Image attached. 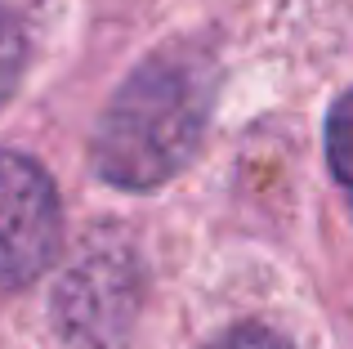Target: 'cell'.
<instances>
[{"label":"cell","mask_w":353,"mask_h":349,"mask_svg":"<svg viewBox=\"0 0 353 349\" xmlns=\"http://www.w3.org/2000/svg\"><path fill=\"white\" fill-rule=\"evenodd\" d=\"M63 210L50 174L18 152H0V287H23L50 269Z\"/></svg>","instance_id":"cell-2"},{"label":"cell","mask_w":353,"mask_h":349,"mask_svg":"<svg viewBox=\"0 0 353 349\" xmlns=\"http://www.w3.org/2000/svg\"><path fill=\"white\" fill-rule=\"evenodd\" d=\"M206 349H291V341H282L273 327L241 323V327H228L224 336H215Z\"/></svg>","instance_id":"cell-5"},{"label":"cell","mask_w":353,"mask_h":349,"mask_svg":"<svg viewBox=\"0 0 353 349\" xmlns=\"http://www.w3.org/2000/svg\"><path fill=\"white\" fill-rule=\"evenodd\" d=\"M23 63H27V45H23V32L18 23L0 9V103L14 94L18 77H23Z\"/></svg>","instance_id":"cell-4"},{"label":"cell","mask_w":353,"mask_h":349,"mask_svg":"<svg viewBox=\"0 0 353 349\" xmlns=\"http://www.w3.org/2000/svg\"><path fill=\"white\" fill-rule=\"evenodd\" d=\"M327 157L331 170H336L340 188H345L349 206H353V90L331 108V121H327Z\"/></svg>","instance_id":"cell-3"},{"label":"cell","mask_w":353,"mask_h":349,"mask_svg":"<svg viewBox=\"0 0 353 349\" xmlns=\"http://www.w3.org/2000/svg\"><path fill=\"white\" fill-rule=\"evenodd\" d=\"M215 68L206 54L174 45L148 59L108 103L94 166L121 188H152L192 157L210 117Z\"/></svg>","instance_id":"cell-1"}]
</instances>
